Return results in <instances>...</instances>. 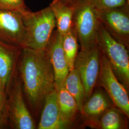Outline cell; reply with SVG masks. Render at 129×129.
<instances>
[{
	"instance_id": "cell-1",
	"label": "cell",
	"mask_w": 129,
	"mask_h": 129,
	"mask_svg": "<svg viewBox=\"0 0 129 129\" xmlns=\"http://www.w3.org/2000/svg\"><path fill=\"white\" fill-rule=\"evenodd\" d=\"M18 74L29 105L37 113L46 95L55 88L53 69L46 50L22 48Z\"/></svg>"
},
{
	"instance_id": "cell-2",
	"label": "cell",
	"mask_w": 129,
	"mask_h": 129,
	"mask_svg": "<svg viewBox=\"0 0 129 129\" xmlns=\"http://www.w3.org/2000/svg\"><path fill=\"white\" fill-rule=\"evenodd\" d=\"M22 15L25 29L23 48L45 50L56 27L55 15L50 7L36 12L28 10Z\"/></svg>"
},
{
	"instance_id": "cell-3",
	"label": "cell",
	"mask_w": 129,
	"mask_h": 129,
	"mask_svg": "<svg viewBox=\"0 0 129 129\" xmlns=\"http://www.w3.org/2000/svg\"><path fill=\"white\" fill-rule=\"evenodd\" d=\"M97 42L116 76L127 89L129 86V57L127 47L113 37L100 22Z\"/></svg>"
},
{
	"instance_id": "cell-4",
	"label": "cell",
	"mask_w": 129,
	"mask_h": 129,
	"mask_svg": "<svg viewBox=\"0 0 129 129\" xmlns=\"http://www.w3.org/2000/svg\"><path fill=\"white\" fill-rule=\"evenodd\" d=\"M71 5L74 7L73 26L81 50H87L97 45L100 22L96 9L90 0H80Z\"/></svg>"
},
{
	"instance_id": "cell-5",
	"label": "cell",
	"mask_w": 129,
	"mask_h": 129,
	"mask_svg": "<svg viewBox=\"0 0 129 129\" xmlns=\"http://www.w3.org/2000/svg\"><path fill=\"white\" fill-rule=\"evenodd\" d=\"M5 109L10 126L13 128H37L24 100L23 88L18 73L6 92Z\"/></svg>"
},
{
	"instance_id": "cell-6",
	"label": "cell",
	"mask_w": 129,
	"mask_h": 129,
	"mask_svg": "<svg viewBox=\"0 0 129 129\" xmlns=\"http://www.w3.org/2000/svg\"><path fill=\"white\" fill-rule=\"evenodd\" d=\"M101 68V51L98 45L85 50H80L77 55L74 68L77 69L85 89L86 100L93 92L97 83Z\"/></svg>"
},
{
	"instance_id": "cell-7",
	"label": "cell",
	"mask_w": 129,
	"mask_h": 129,
	"mask_svg": "<svg viewBox=\"0 0 129 129\" xmlns=\"http://www.w3.org/2000/svg\"><path fill=\"white\" fill-rule=\"evenodd\" d=\"M98 78L100 85L104 88L114 105L128 118L129 99L126 89L117 78L109 60L101 52Z\"/></svg>"
},
{
	"instance_id": "cell-8",
	"label": "cell",
	"mask_w": 129,
	"mask_h": 129,
	"mask_svg": "<svg viewBox=\"0 0 129 129\" xmlns=\"http://www.w3.org/2000/svg\"><path fill=\"white\" fill-rule=\"evenodd\" d=\"M99 22L116 40L126 47L129 43V5L107 9L96 10Z\"/></svg>"
},
{
	"instance_id": "cell-9",
	"label": "cell",
	"mask_w": 129,
	"mask_h": 129,
	"mask_svg": "<svg viewBox=\"0 0 129 129\" xmlns=\"http://www.w3.org/2000/svg\"><path fill=\"white\" fill-rule=\"evenodd\" d=\"M25 29L22 14L0 10V43L23 48Z\"/></svg>"
},
{
	"instance_id": "cell-10",
	"label": "cell",
	"mask_w": 129,
	"mask_h": 129,
	"mask_svg": "<svg viewBox=\"0 0 129 129\" xmlns=\"http://www.w3.org/2000/svg\"><path fill=\"white\" fill-rule=\"evenodd\" d=\"M62 40L63 36L57 30L54 31L45 49L53 69L56 90L64 86V80L69 72L63 49Z\"/></svg>"
},
{
	"instance_id": "cell-11",
	"label": "cell",
	"mask_w": 129,
	"mask_h": 129,
	"mask_svg": "<svg viewBox=\"0 0 129 129\" xmlns=\"http://www.w3.org/2000/svg\"><path fill=\"white\" fill-rule=\"evenodd\" d=\"M71 123L62 118L57 101L56 89L48 93L45 99L37 129H64L70 127Z\"/></svg>"
},
{
	"instance_id": "cell-12",
	"label": "cell",
	"mask_w": 129,
	"mask_h": 129,
	"mask_svg": "<svg viewBox=\"0 0 129 129\" xmlns=\"http://www.w3.org/2000/svg\"><path fill=\"white\" fill-rule=\"evenodd\" d=\"M22 49L0 43V82L6 92L18 73V64Z\"/></svg>"
},
{
	"instance_id": "cell-13",
	"label": "cell",
	"mask_w": 129,
	"mask_h": 129,
	"mask_svg": "<svg viewBox=\"0 0 129 129\" xmlns=\"http://www.w3.org/2000/svg\"><path fill=\"white\" fill-rule=\"evenodd\" d=\"M110 99L105 93L99 90L92 94L84 102L82 114L88 119V122L90 126L111 107Z\"/></svg>"
},
{
	"instance_id": "cell-14",
	"label": "cell",
	"mask_w": 129,
	"mask_h": 129,
	"mask_svg": "<svg viewBox=\"0 0 129 129\" xmlns=\"http://www.w3.org/2000/svg\"><path fill=\"white\" fill-rule=\"evenodd\" d=\"M49 6L55 15L56 30L63 36L73 27L74 6L61 0H53Z\"/></svg>"
},
{
	"instance_id": "cell-15",
	"label": "cell",
	"mask_w": 129,
	"mask_h": 129,
	"mask_svg": "<svg viewBox=\"0 0 129 129\" xmlns=\"http://www.w3.org/2000/svg\"><path fill=\"white\" fill-rule=\"evenodd\" d=\"M64 88L75 100L78 111L82 114L83 106L86 101L85 92L83 83L77 69L69 71L64 84Z\"/></svg>"
},
{
	"instance_id": "cell-16",
	"label": "cell",
	"mask_w": 129,
	"mask_h": 129,
	"mask_svg": "<svg viewBox=\"0 0 129 129\" xmlns=\"http://www.w3.org/2000/svg\"><path fill=\"white\" fill-rule=\"evenodd\" d=\"M123 114L119 109L111 106L91 126L101 129H124L125 123Z\"/></svg>"
},
{
	"instance_id": "cell-17",
	"label": "cell",
	"mask_w": 129,
	"mask_h": 129,
	"mask_svg": "<svg viewBox=\"0 0 129 129\" xmlns=\"http://www.w3.org/2000/svg\"><path fill=\"white\" fill-rule=\"evenodd\" d=\"M57 94L60 114L65 120L71 123L74 116L78 111L76 102L64 86L57 90Z\"/></svg>"
},
{
	"instance_id": "cell-18",
	"label": "cell",
	"mask_w": 129,
	"mask_h": 129,
	"mask_svg": "<svg viewBox=\"0 0 129 129\" xmlns=\"http://www.w3.org/2000/svg\"><path fill=\"white\" fill-rule=\"evenodd\" d=\"M63 36L62 46L69 71L74 69V63L78 54V39L73 28Z\"/></svg>"
},
{
	"instance_id": "cell-19",
	"label": "cell",
	"mask_w": 129,
	"mask_h": 129,
	"mask_svg": "<svg viewBox=\"0 0 129 129\" xmlns=\"http://www.w3.org/2000/svg\"><path fill=\"white\" fill-rule=\"evenodd\" d=\"M0 10L22 14L28 9L25 5L24 0H0Z\"/></svg>"
},
{
	"instance_id": "cell-20",
	"label": "cell",
	"mask_w": 129,
	"mask_h": 129,
	"mask_svg": "<svg viewBox=\"0 0 129 129\" xmlns=\"http://www.w3.org/2000/svg\"><path fill=\"white\" fill-rule=\"evenodd\" d=\"M95 9H107L128 4L127 0H90ZM129 5V4H128Z\"/></svg>"
},
{
	"instance_id": "cell-21",
	"label": "cell",
	"mask_w": 129,
	"mask_h": 129,
	"mask_svg": "<svg viewBox=\"0 0 129 129\" xmlns=\"http://www.w3.org/2000/svg\"><path fill=\"white\" fill-rule=\"evenodd\" d=\"M6 92L2 83L0 82V110L6 112Z\"/></svg>"
},
{
	"instance_id": "cell-22",
	"label": "cell",
	"mask_w": 129,
	"mask_h": 129,
	"mask_svg": "<svg viewBox=\"0 0 129 129\" xmlns=\"http://www.w3.org/2000/svg\"><path fill=\"white\" fill-rule=\"evenodd\" d=\"M9 126V121L6 113L0 110V129H7Z\"/></svg>"
},
{
	"instance_id": "cell-23",
	"label": "cell",
	"mask_w": 129,
	"mask_h": 129,
	"mask_svg": "<svg viewBox=\"0 0 129 129\" xmlns=\"http://www.w3.org/2000/svg\"><path fill=\"white\" fill-rule=\"evenodd\" d=\"M61 1H63V2H64L65 3L67 4L72 5V4H73L74 3L79 1L80 0H61Z\"/></svg>"
},
{
	"instance_id": "cell-24",
	"label": "cell",
	"mask_w": 129,
	"mask_h": 129,
	"mask_svg": "<svg viewBox=\"0 0 129 129\" xmlns=\"http://www.w3.org/2000/svg\"><path fill=\"white\" fill-rule=\"evenodd\" d=\"M127 4L129 5V0H127Z\"/></svg>"
}]
</instances>
